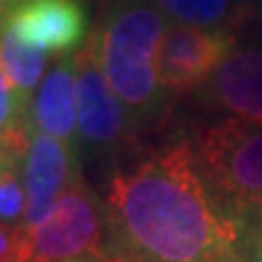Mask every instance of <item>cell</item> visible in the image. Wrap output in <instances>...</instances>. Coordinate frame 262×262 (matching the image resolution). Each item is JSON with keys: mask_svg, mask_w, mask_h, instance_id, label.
<instances>
[{"mask_svg": "<svg viewBox=\"0 0 262 262\" xmlns=\"http://www.w3.org/2000/svg\"><path fill=\"white\" fill-rule=\"evenodd\" d=\"M104 214L117 262H245V226L211 194L187 141L112 172Z\"/></svg>", "mask_w": 262, "mask_h": 262, "instance_id": "6da1fadb", "label": "cell"}, {"mask_svg": "<svg viewBox=\"0 0 262 262\" xmlns=\"http://www.w3.org/2000/svg\"><path fill=\"white\" fill-rule=\"evenodd\" d=\"M170 22L150 0H107L88 44L104 80L136 126L156 122L168 95L158 80V51Z\"/></svg>", "mask_w": 262, "mask_h": 262, "instance_id": "7a4b0ae2", "label": "cell"}, {"mask_svg": "<svg viewBox=\"0 0 262 262\" xmlns=\"http://www.w3.org/2000/svg\"><path fill=\"white\" fill-rule=\"evenodd\" d=\"M196 165L211 194L248 228L262 219V124L221 119L196 131Z\"/></svg>", "mask_w": 262, "mask_h": 262, "instance_id": "3957f363", "label": "cell"}, {"mask_svg": "<svg viewBox=\"0 0 262 262\" xmlns=\"http://www.w3.org/2000/svg\"><path fill=\"white\" fill-rule=\"evenodd\" d=\"M107 257V214L83 172L58 196L41 224L19 226L17 262H75Z\"/></svg>", "mask_w": 262, "mask_h": 262, "instance_id": "277c9868", "label": "cell"}, {"mask_svg": "<svg viewBox=\"0 0 262 262\" xmlns=\"http://www.w3.org/2000/svg\"><path fill=\"white\" fill-rule=\"evenodd\" d=\"M75 119L78 156L114 163L136 148L139 126L104 80L90 44L75 51Z\"/></svg>", "mask_w": 262, "mask_h": 262, "instance_id": "5b68a950", "label": "cell"}, {"mask_svg": "<svg viewBox=\"0 0 262 262\" xmlns=\"http://www.w3.org/2000/svg\"><path fill=\"white\" fill-rule=\"evenodd\" d=\"M235 49V34L170 22L158 51V80L168 97L204 90L214 71Z\"/></svg>", "mask_w": 262, "mask_h": 262, "instance_id": "8992f818", "label": "cell"}, {"mask_svg": "<svg viewBox=\"0 0 262 262\" xmlns=\"http://www.w3.org/2000/svg\"><path fill=\"white\" fill-rule=\"evenodd\" d=\"M5 27L19 44L47 56H68L88 41V12L80 0H22Z\"/></svg>", "mask_w": 262, "mask_h": 262, "instance_id": "52a82bcc", "label": "cell"}, {"mask_svg": "<svg viewBox=\"0 0 262 262\" xmlns=\"http://www.w3.org/2000/svg\"><path fill=\"white\" fill-rule=\"evenodd\" d=\"M83 172L78 150L68 143L29 129V146L22 163V182L27 192V211L22 228L41 224L58 196Z\"/></svg>", "mask_w": 262, "mask_h": 262, "instance_id": "ba28073f", "label": "cell"}, {"mask_svg": "<svg viewBox=\"0 0 262 262\" xmlns=\"http://www.w3.org/2000/svg\"><path fill=\"white\" fill-rule=\"evenodd\" d=\"M204 97L233 119L262 124V49H233L204 85Z\"/></svg>", "mask_w": 262, "mask_h": 262, "instance_id": "9c48e42d", "label": "cell"}, {"mask_svg": "<svg viewBox=\"0 0 262 262\" xmlns=\"http://www.w3.org/2000/svg\"><path fill=\"white\" fill-rule=\"evenodd\" d=\"M29 129L47 134L78 150L75 119V54L56 56L39 88L32 95L27 112Z\"/></svg>", "mask_w": 262, "mask_h": 262, "instance_id": "30bf717a", "label": "cell"}, {"mask_svg": "<svg viewBox=\"0 0 262 262\" xmlns=\"http://www.w3.org/2000/svg\"><path fill=\"white\" fill-rule=\"evenodd\" d=\"M172 25L235 34L253 12V0H150Z\"/></svg>", "mask_w": 262, "mask_h": 262, "instance_id": "8fae6325", "label": "cell"}, {"mask_svg": "<svg viewBox=\"0 0 262 262\" xmlns=\"http://www.w3.org/2000/svg\"><path fill=\"white\" fill-rule=\"evenodd\" d=\"M47 61V54L32 51L25 44H19L15 34L5 25H0V71L25 102H32V95L41 83Z\"/></svg>", "mask_w": 262, "mask_h": 262, "instance_id": "7c38bea8", "label": "cell"}, {"mask_svg": "<svg viewBox=\"0 0 262 262\" xmlns=\"http://www.w3.org/2000/svg\"><path fill=\"white\" fill-rule=\"evenodd\" d=\"M27 211V192L22 182V168L3 165L0 168V224L19 228Z\"/></svg>", "mask_w": 262, "mask_h": 262, "instance_id": "4fadbf2b", "label": "cell"}, {"mask_svg": "<svg viewBox=\"0 0 262 262\" xmlns=\"http://www.w3.org/2000/svg\"><path fill=\"white\" fill-rule=\"evenodd\" d=\"M29 102H25L0 71V136L27 124Z\"/></svg>", "mask_w": 262, "mask_h": 262, "instance_id": "5bb4252c", "label": "cell"}, {"mask_svg": "<svg viewBox=\"0 0 262 262\" xmlns=\"http://www.w3.org/2000/svg\"><path fill=\"white\" fill-rule=\"evenodd\" d=\"M19 253V228L0 224V262H17Z\"/></svg>", "mask_w": 262, "mask_h": 262, "instance_id": "9a60e30c", "label": "cell"}, {"mask_svg": "<svg viewBox=\"0 0 262 262\" xmlns=\"http://www.w3.org/2000/svg\"><path fill=\"white\" fill-rule=\"evenodd\" d=\"M19 3H22V0H0V25L5 22V17H8L15 8H17Z\"/></svg>", "mask_w": 262, "mask_h": 262, "instance_id": "2e32d148", "label": "cell"}, {"mask_svg": "<svg viewBox=\"0 0 262 262\" xmlns=\"http://www.w3.org/2000/svg\"><path fill=\"white\" fill-rule=\"evenodd\" d=\"M253 12H255V17H257V29H260V34H262V0H253Z\"/></svg>", "mask_w": 262, "mask_h": 262, "instance_id": "e0dca14e", "label": "cell"}, {"mask_svg": "<svg viewBox=\"0 0 262 262\" xmlns=\"http://www.w3.org/2000/svg\"><path fill=\"white\" fill-rule=\"evenodd\" d=\"M75 262H117L112 257H88V260H75Z\"/></svg>", "mask_w": 262, "mask_h": 262, "instance_id": "ac0fdd59", "label": "cell"}]
</instances>
